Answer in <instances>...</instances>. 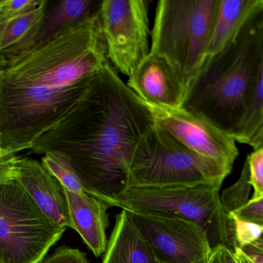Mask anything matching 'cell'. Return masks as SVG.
Returning a JSON list of instances; mask_svg holds the SVG:
<instances>
[{"label": "cell", "instance_id": "cell-1", "mask_svg": "<svg viewBox=\"0 0 263 263\" xmlns=\"http://www.w3.org/2000/svg\"><path fill=\"white\" fill-rule=\"evenodd\" d=\"M3 54L0 146L17 154L55 128L109 62L100 9L49 41Z\"/></svg>", "mask_w": 263, "mask_h": 263}, {"label": "cell", "instance_id": "cell-2", "mask_svg": "<svg viewBox=\"0 0 263 263\" xmlns=\"http://www.w3.org/2000/svg\"><path fill=\"white\" fill-rule=\"evenodd\" d=\"M154 117L110 62L67 115L30 150L69 157L88 194L109 203L128 187L129 164Z\"/></svg>", "mask_w": 263, "mask_h": 263}, {"label": "cell", "instance_id": "cell-3", "mask_svg": "<svg viewBox=\"0 0 263 263\" xmlns=\"http://www.w3.org/2000/svg\"><path fill=\"white\" fill-rule=\"evenodd\" d=\"M263 9L236 41L206 57L189 82L182 108L210 120L231 134L248 111L259 69Z\"/></svg>", "mask_w": 263, "mask_h": 263}, {"label": "cell", "instance_id": "cell-4", "mask_svg": "<svg viewBox=\"0 0 263 263\" xmlns=\"http://www.w3.org/2000/svg\"><path fill=\"white\" fill-rule=\"evenodd\" d=\"M230 172L189 149L155 122L135 148L128 187L222 186Z\"/></svg>", "mask_w": 263, "mask_h": 263}, {"label": "cell", "instance_id": "cell-5", "mask_svg": "<svg viewBox=\"0 0 263 263\" xmlns=\"http://www.w3.org/2000/svg\"><path fill=\"white\" fill-rule=\"evenodd\" d=\"M219 1L158 2L150 52L163 57L191 80L206 58Z\"/></svg>", "mask_w": 263, "mask_h": 263}, {"label": "cell", "instance_id": "cell-6", "mask_svg": "<svg viewBox=\"0 0 263 263\" xmlns=\"http://www.w3.org/2000/svg\"><path fill=\"white\" fill-rule=\"evenodd\" d=\"M220 188L213 185L127 187L109 206L192 221L204 230L212 249L219 246L231 248L228 216L221 203Z\"/></svg>", "mask_w": 263, "mask_h": 263}, {"label": "cell", "instance_id": "cell-7", "mask_svg": "<svg viewBox=\"0 0 263 263\" xmlns=\"http://www.w3.org/2000/svg\"><path fill=\"white\" fill-rule=\"evenodd\" d=\"M66 228L52 222L16 180L0 185V260L39 263Z\"/></svg>", "mask_w": 263, "mask_h": 263}, {"label": "cell", "instance_id": "cell-8", "mask_svg": "<svg viewBox=\"0 0 263 263\" xmlns=\"http://www.w3.org/2000/svg\"><path fill=\"white\" fill-rule=\"evenodd\" d=\"M149 6L148 0H104L100 6L106 57L128 77L150 52Z\"/></svg>", "mask_w": 263, "mask_h": 263}, {"label": "cell", "instance_id": "cell-9", "mask_svg": "<svg viewBox=\"0 0 263 263\" xmlns=\"http://www.w3.org/2000/svg\"><path fill=\"white\" fill-rule=\"evenodd\" d=\"M126 212L158 262L208 263L211 246L197 224L176 216Z\"/></svg>", "mask_w": 263, "mask_h": 263}, {"label": "cell", "instance_id": "cell-10", "mask_svg": "<svg viewBox=\"0 0 263 263\" xmlns=\"http://www.w3.org/2000/svg\"><path fill=\"white\" fill-rule=\"evenodd\" d=\"M145 104L155 122L176 140L196 154L212 159L232 171L239 150L230 133L184 108L171 109Z\"/></svg>", "mask_w": 263, "mask_h": 263}, {"label": "cell", "instance_id": "cell-11", "mask_svg": "<svg viewBox=\"0 0 263 263\" xmlns=\"http://www.w3.org/2000/svg\"><path fill=\"white\" fill-rule=\"evenodd\" d=\"M190 80L163 57L149 52L129 77L127 85L145 103L161 108H182Z\"/></svg>", "mask_w": 263, "mask_h": 263}, {"label": "cell", "instance_id": "cell-12", "mask_svg": "<svg viewBox=\"0 0 263 263\" xmlns=\"http://www.w3.org/2000/svg\"><path fill=\"white\" fill-rule=\"evenodd\" d=\"M16 181L52 222L63 228H70L64 188L42 162L20 157Z\"/></svg>", "mask_w": 263, "mask_h": 263}, {"label": "cell", "instance_id": "cell-13", "mask_svg": "<svg viewBox=\"0 0 263 263\" xmlns=\"http://www.w3.org/2000/svg\"><path fill=\"white\" fill-rule=\"evenodd\" d=\"M69 208L70 228L77 231L94 256L106 253L108 241L106 230L109 225L106 202L90 196L65 190Z\"/></svg>", "mask_w": 263, "mask_h": 263}, {"label": "cell", "instance_id": "cell-14", "mask_svg": "<svg viewBox=\"0 0 263 263\" xmlns=\"http://www.w3.org/2000/svg\"><path fill=\"white\" fill-rule=\"evenodd\" d=\"M101 3L99 0H62L49 5V2L36 30L20 49L38 46L74 27L95 14Z\"/></svg>", "mask_w": 263, "mask_h": 263}, {"label": "cell", "instance_id": "cell-15", "mask_svg": "<svg viewBox=\"0 0 263 263\" xmlns=\"http://www.w3.org/2000/svg\"><path fill=\"white\" fill-rule=\"evenodd\" d=\"M262 9L263 0H220L206 57H213L233 44Z\"/></svg>", "mask_w": 263, "mask_h": 263}, {"label": "cell", "instance_id": "cell-16", "mask_svg": "<svg viewBox=\"0 0 263 263\" xmlns=\"http://www.w3.org/2000/svg\"><path fill=\"white\" fill-rule=\"evenodd\" d=\"M103 263H159L125 210L116 216Z\"/></svg>", "mask_w": 263, "mask_h": 263}, {"label": "cell", "instance_id": "cell-17", "mask_svg": "<svg viewBox=\"0 0 263 263\" xmlns=\"http://www.w3.org/2000/svg\"><path fill=\"white\" fill-rule=\"evenodd\" d=\"M48 3V0H41L36 7L1 23L0 52H14L26 44L41 23Z\"/></svg>", "mask_w": 263, "mask_h": 263}, {"label": "cell", "instance_id": "cell-18", "mask_svg": "<svg viewBox=\"0 0 263 263\" xmlns=\"http://www.w3.org/2000/svg\"><path fill=\"white\" fill-rule=\"evenodd\" d=\"M263 125V26L259 52V69L253 98L248 111L237 128L231 133L236 142L250 145Z\"/></svg>", "mask_w": 263, "mask_h": 263}, {"label": "cell", "instance_id": "cell-19", "mask_svg": "<svg viewBox=\"0 0 263 263\" xmlns=\"http://www.w3.org/2000/svg\"><path fill=\"white\" fill-rule=\"evenodd\" d=\"M42 164L54 176L66 191L82 194L87 193L86 187L80 180L69 157L55 151L43 154Z\"/></svg>", "mask_w": 263, "mask_h": 263}, {"label": "cell", "instance_id": "cell-20", "mask_svg": "<svg viewBox=\"0 0 263 263\" xmlns=\"http://www.w3.org/2000/svg\"><path fill=\"white\" fill-rule=\"evenodd\" d=\"M252 186L250 184V168L247 159L244 162L240 176L236 183L229 187L220 195L221 203L227 216L234 213L250 201Z\"/></svg>", "mask_w": 263, "mask_h": 263}, {"label": "cell", "instance_id": "cell-21", "mask_svg": "<svg viewBox=\"0 0 263 263\" xmlns=\"http://www.w3.org/2000/svg\"><path fill=\"white\" fill-rule=\"evenodd\" d=\"M228 216L236 220L257 225L263 230V196L250 199L244 206Z\"/></svg>", "mask_w": 263, "mask_h": 263}, {"label": "cell", "instance_id": "cell-22", "mask_svg": "<svg viewBox=\"0 0 263 263\" xmlns=\"http://www.w3.org/2000/svg\"><path fill=\"white\" fill-rule=\"evenodd\" d=\"M250 168V184L253 189L252 199L263 196V148L253 151L247 157Z\"/></svg>", "mask_w": 263, "mask_h": 263}, {"label": "cell", "instance_id": "cell-23", "mask_svg": "<svg viewBox=\"0 0 263 263\" xmlns=\"http://www.w3.org/2000/svg\"><path fill=\"white\" fill-rule=\"evenodd\" d=\"M20 157L0 146V185L16 180Z\"/></svg>", "mask_w": 263, "mask_h": 263}, {"label": "cell", "instance_id": "cell-24", "mask_svg": "<svg viewBox=\"0 0 263 263\" xmlns=\"http://www.w3.org/2000/svg\"><path fill=\"white\" fill-rule=\"evenodd\" d=\"M40 2L41 0H0L1 23L36 7Z\"/></svg>", "mask_w": 263, "mask_h": 263}, {"label": "cell", "instance_id": "cell-25", "mask_svg": "<svg viewBox=\"0 0 263 263\" xmlns=\"http://www.w3.org/2000/svg\"><path fill=\"white\" fill-rule=\"evenodd\" d=\"M39 263H89L86 254L78 249L60 247Z\"/></svg>", "mask_w": 263, "mask_h": 263}, {"label": "cell", "instance_id": "cell-26", "mask_svg": "<svg viewBox=\"0 0 263 263\" xmlns=\"http://www.w3.org/2000/svg\"><path fill=\"white\" fill-rule=\"evenodd\" d=\"M208 263H242L237 253L227 246H219L212 249Z\"/></svg>", "mask_w": 263, "mask_h": 263}, {"label": "cell", "instance_id": "cell-27", "mask_svg": "<svg viewBox=\"0 0 263 263\" xmlns=\"http://www.w3.org/2000/svg\"><path fill=\"white\" fill-rule=\"evenodd\" d=\"M241 257L250 263H263V252L252 245H247L235 250Z\"/></svg>", "mask_w": 263, "mask_h": 263}, {"label": "cell", "instance_id": "cell-28", "mask_svg": "<svg viewBox=\"0 0 263 263\" xmlns=\"http://www.w3.org/2000/svg\"><path fill=\"white\" fill-rule=\"evenodd\" d=\"M250 146L253 148V151L263 148V125L258 131L257 134L253 137L251 143L250 144Z\"/></svg>", "mask_w": 263, "mask_h": 263}, {"label": "cell", "instance_id": "cell-29", "mask_svg": "<svg viewBox=\"0 0 263 263\" xmlns=\"http://www.w3.org/2000/svg\"><path fill=\"white\" fill-rule=\"evenodd\" d=\"M251 245L263 252V233L253 243L251 244Z\"/></svg>", "mask_w": 263, "mask_h": 263}, {"label": "cell", "instance_id": "cell-30", "mask_svg": "<svg viewBox=\"0 0 263 263\" xmlns=\"http://www.w3.org/2000/svg\"><path fill=\"white\" fill-rule=\"evenodd\" d=\"M3 67V54L0 52V83H1L2 73Z\"/></svg>", "mask_w": 263, "mask_h": 263}, {"label": "cell", "instance_id": "cell-31", "mask_svg": "<svg viewBox=\"0 0 263 263\" xmlns=\"http://www.w3.org/2000/svg\"><path fill=\"white\" fill-rule=\"evenodd\" d=\"M238 256H239V255H238ZM239 258H240L241 260H242V263H250V262H248V261H247V259H244V258L241 257V256H239Z\"/></svg>", "mask_w": 263, "mask_h": 263}, {"label": "cell", "instance_id": "cell-32", "mask_svg": "<svg viewBox=\"0 0 263 263\" xmlns=\"http://www.w3.org/2000/svg\"><path fill=\"white\" fill-rule=\"evenodd\" d=\"M0 27H1V21H0Z\"/></svg>", "mask_w": 263, "mask_h": 263}, {"label": "cell", "instance_id": "cell-33", "mask_svg": "<svg viewBox=\"0 0 263 263\" xmlns=\"http://www.w3.org/2000/svg\"><path fill=\"white\" fill-rule=\"evenodd\" d=\"M0 263H3V262H2V261H1V260H0Z\"/></svg>", "mask_w": 263, "mask_h": 263}]
</instances>
